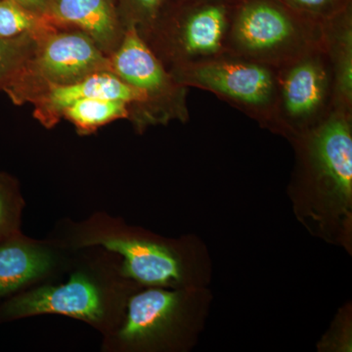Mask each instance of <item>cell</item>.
Segmentation results:
<instances>
[{
    "label": "cell",
    "mask_w": 352,
    "mask_h": 352,
    "mask_svg": "<svg viewBox=\"0 0 352 352\" xmlns=\"http://www.w3.org/2000/svg\"><path fill=\"white\" fill-rule=\"evenodd\" d=\"M322 45L332 71L333 110L352 113V4L322 23Z\"/></svg>",
    "instance_id": "cell-14"
},
{
    "label": "cell",
    "mask_w": 352,
    "mask_h": 352,
    "mask_svg": "<svg viewBox=\"0 0 352 352\" xmlns=\"http://www.w3.org/2000/svg\"><path fill=\"white\" fill-rule=\"evenodd\" d=\"M322 45V23L279 0L234 4L226 54L280 68Z\"/></svg>",
    "instance_id": "cell-1"
},
{
    "label": "cell",
    "mask_w": 352,
    "mask_h": 352,
    "mask_svg": "<svg viewBox=\"0 0 352 352\" xmlns=\"http://www.w3.org/2000/svg\"><path fill=\"white\" fill-rule=\"evenodd\" d=\"M109 294L94 277L76 272L67 283L14 295L0 305V320L60 314L100 325L110 312Z\"/></svg>",
    "instance_id": "cell-8"
},
{
    "label": "cell",
    "mask_w": 352,
    "mask_h": 352,
    "mask_svg": "<svg viewBox=\"0 0 352 352\" xmlns=\"http://www.w3.org/2000/svg\"><path fill=\"white\" fill-rule=\"evenodd\" d=\"M83 245H101L124 258L122 272L138 283L153 287L175 286L185 277L182 258L168 245L118 232L87 236Z\"/></svg>",
    "instance_id": "cell-10"
},
{
    "label": "cell",
    "mask_w": 352,
    "mask_h": 352,
    "mask_svg": "<svg viewBox=\"0 0 352 352\" xmlns=\"http://www.w3.org/2000/svg\"><path fill=\"white\" fill-rule=\"evenodd\" d=\"M233 8L219 0H170L144 41L168 71L222 56Z\"/></svg>",
    "instance_id": "cell-2"
},
{
    "label": "cell",
    "mask_w": 352,
    "mask_h": 352,
    "mask_svg": "<svg viewBox=\"0 0 352 352\" xmlns=\"http://www.w3.org/2000/svg\"><path fill=\"white\" fill-rule=\"evenodd\" d=\"M38 39L30 34L0 38V87L34 54Z\"/></svg>",
    "instance_id": "cell-18"
},
{
    "label": "cell",
    "mask_w": 352,
    "mask_h": 352,
    "mask_svg": "<svg viewBox=\"0 0 352 352\" xmlns=\"http://www.w3.org/2000/svg\"><path fill=\"white\" fill-rule=\"evenodd\" d=\"M103 72H111L110 59L87 34L56 29L38 39L34 54L0 90L15 105H24L46 88Z\"/></svg>",
    "instance_id": "cell-4"
},
{
    "label": "cell",
    "mask_w": 352,
    "mask_h": 352,
    "mask_svg": "<svg viewBox=\"0 0 352 352\" xmlns=\"http://www.w3.org/2000/svg\"><path fill=\"white\" fill-rule=\"evenodd\" d=\"M170 0H118V12L124 29L135 30L144 41L161 19Z\"/></svg>",
    "instance_id": "cell-17"
},
{
    "label": "cell",
    "mask_w": 352,
    "mask_h": 352,
    "mask_svg": "<svg viewBox=\"0 0 352 352\" xmlns=\"http://www.w3.org/2000/svg\"><path fill=\"white\" fill-rule=\"evenodd\" d=\"M109 59L111 72L144 97L143 107L132 124L136 131L173 120L188 122V88L176 82L135 30H126Z\"/></svg>",
    "instance_id": "cell-7"
},
{
    "label": "cell",
    "mask_w": 352,
    "mask_h": 352,
    "mask_svg": "<svg viewBox=\"0 0 352 352\" xmlns=\"http://www.w3.org/2000/svg\"><path fill=\"white\" fill-rule=\"evenodd\" d=\"M187 88L214 94L240 112L272 131L276 99L277 69L224 54L168 69Z\"/></svg>",
    "instance_id": "cell-5"
},
{
    "label": "cell",
    "mask_w": 352,
    "mask_h": 352,
    "mask_svg": "<svg viewBox=\"0 0 352 352\" xmlns=\"http://www.w3.org/2000/svg\"><path fill=\"white\" fill-rule=\"evenodd\" d=\"M34 12L45 15V0H14Z\"/></svg>",
    "instance_id": "cell-21"
},
{
    "label": "cell",
    "mask_w": 352,
    "mask_h": 352,
    "mask_svg": "<svg viewBox=\"0 0 352 352\" xmlns=\"http://www.w3.org/2000/svg\"><path fill=\"white\" fill-rule=\"evenodd\" d=\"M56 29L45 15L34 12L14 0H0V38L30 34L41 38Z\"/></svg>",
    "instance_id": "cell-16"
},
{
    "label": "cell",
    "mask_w": 352,
    "mask_h": 352,
    "mask_svg": "<svg viewBox=\"0 0 352 352\" xmlns=\"http://www.w3.org/2000/svg\"><path fill=\"white\" fill-rule=\"evenodd\" d=\"M22 199L12 177L0 173V242L17 235Z\"/></svg>",
    "instance_id": "cell-19"
},
{
    "label": "cell",
    "mask_w": 352,
    "mask_h": 352,
    "mask_svg": "<svg viewBox=\"0 0 352 352\" xmlns=\"http://www.w3.org/2000/svg\"><path fill=\"white\" fill-rule=\"evenodd\" d=\"M55 256L47 249L15 235L0 242V300L47 274Z\"/></svg>",
    "instance_id": "cell-13"
},
{
    "label": "cell",
    "mask_w": 352,
    "mask_h": 352,
    "mask_svg": "<svg viewBox=\"0 0 352 352\" xmlns=\"http://www.w3.org/2000/svg\"><path fill=\"white\" fill-rule=\"evenodd\" d=\"M298 176L338 219L352 208V113L333 110L319 126L294 139Z\"/></svg>",
    "instance_id": "cell-3"
},
{
    "label": "cell",
    "mask_w": 352,
    "mask_h": 352,
    "mask_svg": "<svg viewBox=\"0 0 352 352\" xmlns=\"http://www.w3.org/2000/svg\"><path fill=\"white\" fill-rule=\"evenodd\" d=\"M45 16L58 29L85 32L109 57L126 32L118 0H45Z\"/></svg>",
    "instance_id": "cell-12"
},
{
    "label": "cell",
    "mask_w": 352,
    "mask_h": 352,
    "mask_svg": "<svg viewBox=\"0 0 352 352\" xmlns=\"http://www.w3.org/2000/svg\"><path fill=\"white\" fill-rule=\"evenodd\" d=\"M131 106L124 101L103 98H83L69 105L63 119L75 126L78 133L89 134L101 126L122 119H129Z\"/></svg>",
    "instance_id": "cell-15"
},
{
    "label": "cell",
    "mask_w": 352,
    "mask_h": 352,
    "mask_svg": "<svg viewBox=\"0 0 352 352\" xmlns=\"http://www.w3.org/2000/svg\"><path fill=\"white\" fill-rule=\"evenodd\" d=\"M83 98L112 99L126 102L131 106L129 120L138 119L144 104V97L138 89L122 82L112 73L95 74L80 82L55 85L44 89L30 102L34 106V119L46 129H52L63 119V113L76 101Z\"/></svg>",
    "instance_id": "cell-11"
},
{
    "label": "cell",
    "mask_w": 352,
    "mask_h": 352,
    "mask_svg": "<svg viewBox=\"0 0 352 352\" xmlns=\"http://www.w3.org/2000/svg\"><path fill=\"white\" fill-rule=\"evenodd\" d=\"M332 71L323 45L277 69L272 131L294 140L333 111Z\"/></svg>",
    "instance_id": "cell-6"
},
{
    "label": "cell",
    "mask_w": 352,
    "mask_h": 352,
    "mask_svg": "<svg viewBox=\"0 0 352 352\" xmlns=\"http://www.w3.org/2000/svg\"><path fill=\"white\" fill-rule=\"evenodd\" d=\"M219 1L228 2V3L235 4L237 3V2H239L240 0H219Z\"/></svg>",
    "instance_id": "cell-22"
},
{
    "label": "cell",
    "mask_w": 352,
    "mask_h": 352,
    "mask_svg": "<svg viewBox=\"0 0 352 352\" xmlns=\"http://www.w3.org/2000/svg\"><path fill=\"white\" fill-rule=\"evenodd\" d=\"M292 10L323 23L351 6L352 0H279Z\"/></svg>",
    "instance_id": "cell-20"
},
{
    "label": "cell",
    "mask_w": 352,
    "mask_h": 352,
    "mask_svg": "<svg viewBox=\"0 0 352 352\" xmlns=\"http://www.w3.org/2000/svg\"><path fill=\"white\" fill-rule=\"evenodd\" d=\"M186 317L184 293L157 287L146 289L129 300L118 340L126 349L166 346L182 332Z\"/></svg>",
    "instance_id": "cell-9"
}]
</instances>
